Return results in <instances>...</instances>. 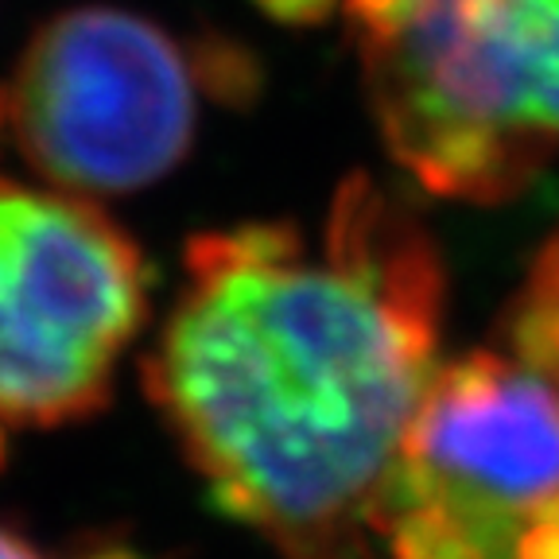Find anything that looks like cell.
Returning a JSON list of instances; mask_svg holds the SVG:
<instances>
[{
    "mask_svg": "<svg viewBox=\"0 0 559 559\" xmlns=\"http://www.w3.org/2000/svg\"><path fill=\"white\" fill-rule=\"evenodd\" d=\"M144 389L234 521L284 559H389L384 493L436 377L443 261L401 199L354 175L323 234H199Z\"/></svg>",
    "mask_w": 559,
    "mask_h": 559,
    "instance_id": "1",
    "label": "cell"
},
{
    "mask_svg": "<svg viewBox=\"0 0 559 559\" xmlns=\"http://www.w3.org/2000/svg\"><path fill=\"white\" fill-rule=\"evenodd\" d=\"M377 129L431 194L506 202L559 148L536 121L540 0H342Z\"/></svg>",
    "mask_w": 559,
    "mask_h": 559,
    "instance_id": "2",
    "label": "cell"
},
{
    "mask_svg": "<svg viewBox=\"0 0 559 559\" xmlns=\"http://www.w3.org/2000/svg\"><path fill=\"white\" fill-rule=\"evenodd\" d=\"M144 323L140 245L82 194L0 179V424L94 416Z\"/></svg>",
    "mask_w": 559,
    "mask_h": 559,
    "instance_id": "3",
    "label": "cell"
},
{
    "mask_svg": "<svg viewBox=\"0 0 559 559\" xmlns=\"http://www.w3.org/2000/svg\"><path fill=\"white\" fill-rule=\"evenodd\" d=\"M0 105L51 187L82 199L129 194L191 152L199 70L159 24L90 4L32 35Z\"/></svg>",
    "mask_w": 559,
    "mask_h": 559,
    "instance_id": "4",
    "label": "cell"
},
{
    "mask_svg": "<svg viewBox=\"0 0 559 559\" xmlns=\"http://www.w3.org/2000/svg\"><path fill=\"white\" fill-rule=\"evenodd\" d=\"M408 478L524 528L559 498V381L509 354L436 369L404 436Z\"/></svg>",
    "mask_w": 559,
    "mask_h": 559,
    "instance_id": "5",
    "label": "cell"
},
{
    "mask_svg": "<svg viewBox=\"0 0 559 559\" xmlns=\"http://www.w3.org/2000/svg\"><path fill=\"white\" fill-rule=\"evenodd\" d=\"M501 334L513 358L559 381V234L533 261L528 284L509 307Z\"/></svg>",
    "mask_w": 559,
    "mask_h": 559,
    "instance_id": "6",
    "label": "cell"
},
{
    "mask_svg": "<svg viewBox=\"0 0 559 559\" xmlns=\"http://www.w3.org/2000/svg\"><path fill=\"white\" fill-rule=\"evenodd\" d=\"M536 121L559 144V0H540V62H536Z\"/></svg>",
    "mask_w": 559,
    "mask_h": 559,
    "instance_id": "7",
    "label": "cell"
},
{
    "mask_svg": "<svg viewBox=\"0 0 559 559\" xmlns=\"http://www.w3.org/2000/svg\"><path fill=\"white\" fill-rule=\"evenodd\" d=\"M338 4H342V0H257V9H264L272 20H280V24H292V27L319 24V20L331 16Z\"/></svg>",
    "mask_w": 559,
    "mask_h": 559,
    "instance_id": "8",
    "label": "cell"
},
{
    "mask_svg": "<svg viewBox=\"0 0 559 559\" xmlns=\"http://www.w3.org/2000/svg\"><path fill=\"white\" fill-rule=\"evenodd\" d=\"M0 559H44V551L35 548L27 536H20L16 528L0 524Z\"/></svg>",
    "mask_w": 559,
    "mask_h": 559,
    "instance_id": "9",
    "label": "cell"
},
{
    "mask_svg": "<svg viewBox=\"0 0 559 559\" xmlns=\"http://www.w3.org/2000/svg\"><path fill=\"white\" fill-rule=\"evenodd\" d=\"M82 559H148V556H140V551L124 548V544H109V548H94L86 551Z\"/></svg>",
    "mask_w": 559,
    "mask_h": 559,
    "instance_id": "10",
    "label": "cell"
},
{
    "mask_svg": "<svg viewBox=\"0 0 559 559\" xmlns=\"http://www.w3.org/2000/svg\"><path fill=\"white\" fill-rule=\"evenodd\" d=\"M0 463H4V424H0Z\"/></svg>",
    "mask_w": 559,
    "mask_h": 559,
    "instance_id": "11",
    "label": "cell"
},
{
    "mask_svg": "<svg viewBox=\"0 0 559 559\" xmlns=\"http://www.w3.org/2000/svg\"><path fill=\"white\" fill-rule=\"evenodd\" d=\"M0 121H4V105H0Z\"/></svg>",
    "mask_w": 559,
    "mask_h": 559,
    "instance_id": "12",
    "label": "cell"
}]
</instances>
